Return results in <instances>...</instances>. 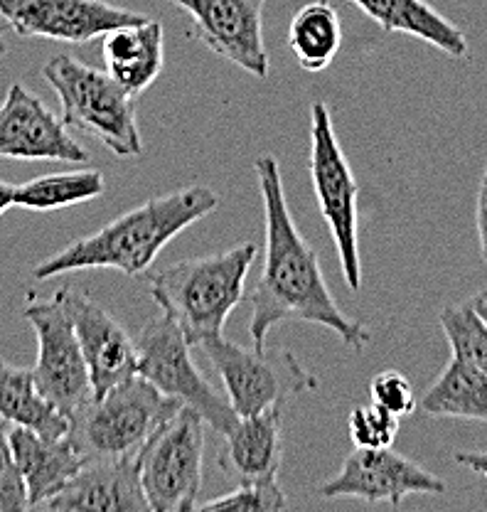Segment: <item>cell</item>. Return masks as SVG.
<instances>
[{
	"label": "cell",
	"mask_w": 487,
	"mask_h": 512,
	"mask_svg": "<svg viewBox=\"0 0 487 512\" xmlns=\"http://www.w3.org/2000/svg\"><path fill=\"white\" fill-rule=\"evenodd\" d=\"M266 215V256L259 284L251 291L249 335L254 348L264 350L271 328L283 320H301L333 330L350 348H365L372 340L367 325L347 318L335 303L315 249L298 232L283 192L281 168L274 156L254 160Z\"/></svg>",
	"instance_id": "6da1fadb"
},
{
	"label": "cell",
	"mask_w": 487,
	"mask_h": 512,
	"mask_svg": "<svg viewBox=\"0 0 487 512\" xmlns=\"http://www.w3.org/2000/svg\"><path fill=\"white\" fill-rule=\"evenodd\" d=\"M217 207L219 195L205 185H190L153 197L116 217L99 232L47 256L32 269V276L47 281L82 269H116L126 276H138L153 264L165 244L173 242L190 224L212 215Z\"/></svg>",
	"instance_id": "7a4b0ae2"
},
{
	"label": "cell",
	"mask_w": 487,
	"mask_h": 512,
	"mask_svg": "<svg viewBox=\"0 0 487 512\" xmlns=\"http://www.w3.org/2000/svg\"><path fill=\"white\" fill-rule=\"evenodd\" d=\"M259 247L239 244L229 252L197 256L155 271L148 279L151 298L165 318L183 330L192 348L222 335L229 313L242 303L246 274Z\"/></svg>",
	"instance_id": "3957f363"
},
{
	"label": "cell",
	"mask_w": 487,
	"mask_h": 512,
	"mask_svg": "<svg viewBox=\"0 0 487 512\" xmlns=\"http://www.w3.org/2000/svg\"><path fill=\"white\" fill-rule=\"evenodd\" d=\"M180 407L185 404L155 389L146 377L133 375L69 416L67 436L87 463L136 456Z\"/></svg>",
	"instance_id": "277c9868"
},
{
	"label": "cell",
	"mask_w": 487,
	"mask_h": 512,
	"mask_svg": "<svg viewBox=\"0 0 487 512\" xmlns=\"http://www.w3.org/2000/svg\"><path fill=\"white\" fill-rule=\"evenodd\" d=\"M42 74L60 96L64 124L92 133L116 158L141 156L133 96L109 72H99L72 55H55Z\"/></svg>",
	"instance_id": "5b68a950"
},
{
	"label": "cell",
	"mask_w": 487,
	"mask_h": 512,
	"mask_svg": "<svg viewBox=\"0 0 487 512\" xmlns=\"http://www.w3.org/2000/svg\"><path fill=\"white\" fill-rule=\"evenodd\" d=\"M310 180L318 197L320 215L333 234L342 276L347 286L357 291L362 286L360 232H357L360 185L337 141L330 109L323 101H313L310 106Z\"/></svg>",
	"instance_id": "8992f818"
},
{
	"label": "cell",
	"mask_w": 487,
	"mask_h": 512,
	"mask_svg": "<svg viewBox=\"0 0 487 512\" xmlns=\"http://www.w3.org/2000/svg\"><path fill=\"white\" fill-rule=\"evenodd\" d=\"M205 419L190 407L163 421L138 453L141 485L151 512H192L200 508Z\"/></svg>",
	"instance_id": "52a82bcc"
},
{
	"label": "cell",
	"mask_w": 487,
	"mask_h": 512,
	"mask_svg": "<svg viewBox=\"0 0 487 512\" xmlns=\"http://www.w3.org/2000/svg\"><path fill=\"white\" fill-rule=\"evenodd\" d=\"M200 348L222 377L229 404L239 419L271 407H283L291 397L320 387L318 377L303 367L291 350H246L232 340H224L222 335L207 340Z\"/></svg>",
	"instance_id": "ba28073f"
},
{
	"label": "cell",
	"mask_w": 487,
	"mask_h": 512,
	"mask_svg": "<svg viewBox=\"0 0 487 512\" xmlns=\"http://www.w3.org/2000/svg\"><path fill=\"white\" fill-rule=\"evenodd\" d=\"M138 375L146 377L155 389L195 409L217 434L227 436L239 424V414L227 397L202 377L192 360V345L183 330L170 318H155L143 325L136 340Z\"/></svg>",
	"instance_id": "9c48e42d"
},
{
	"label": "cell",
	"mask_w": 487,
	"mask_h": 512,
	"mask_svg": "<svg viewBox=\"0 0 487 512\" xmlns=\"http://www.w3.org/2000/svg\"><path fill=\"white\" fill-rule=\"evenodd\" d=\"M28 296L23 316L37 335V362L32 375L42 397L69 419L94 397L87 360L60 291H55L52 298H37V293Z\"/></svg>",
	"instance_id": "30bf717a"
},
{
	"label": "cell",
	"mask_w": 487,
	"mask_h": 512,
	"mask_svg": "<svg viewBox=\"0 0 487 512\" xmlns=\"http://www.w3.org/2000/svg\"><path fill=\"white\" fill-rule=\"evenodd\" d=\"M0 18L18 37L84 45L123 25L146 23L148 15L106 0H0Z\"/></svg>",
	"instance_id": "8fae6325"
},
{
	"label": "cell",
	"mask_w": 487,
	"mask_h": 512,
	"mask_svg": "<svg viewBox=\"0 0 487 512\" xmlns=\"http://www.w3.org/2000/svg\"><path fill=\"white\" fill-rule=\"evenodd\" d=\"M192 18V35L214 55L237 64L256 79H269L271 60L264 45L266 0H168Z\"/></svg>",
	"instance_id": "7c38bea8"
},
{
	"label": "cell",
	"mask_w": 487,
	"mask_h": 512,
	"mask_svg": "<svg viewBox=\"0 0 487 512\" xmlns=\"http://www.w3.org/2000/svg\"><path fill=\"white\" fill-rule=\"evenodd\" d=\"M323 498L401 505L409 495H441L446 483L389 448H355L340 471L320 485Z\"/></svg>",
	"instance_id": "4fadbf2b"
},
{
	"label": "cell",
	"mask_w": 487,
	"mask_h": 512,
	"mask_svg": "<svg viewBox=\"0 0 487 512\" xmlns=\"http://www.w3.org/2000/svg\"><path fill=\"white\" fill-rule=\"evenodd\" d=\"M0 158L87 163L89 153L69 136L62 116L47 109L40 96L23 84H13L0 104Z\"/></svg>",
	"instance_id": "5bb4252c"
},
{
	"label": "cell",
	"mask_w": 487,
	"mask_h": 512,
	"mask_svg": "<svg viewBox=\"0 0 487 512\" xmlns=\"http://www.w3.org/2000/svg\"><path fill=\"white\" fill-rule=\"evenodd\" d=\"M72 316L77 330L79 345H82L84 360H87L89 377H92L94 397L104 394L106 389L138 375V348L136 340L128 330L101 308L89 293L74 291V288H57Z\"/></svg>",
	"instance_id": "9a60e30c"
},
{
	"label": "cell",
	"mask_w": 487,
	"mask_h": 512,
	"mask_svg": "<svg viewBox=\"0 0 487 512\" xmlns=\"http://www.w3.org/2000/svg\"><path fill=\"white\" fill-rule=\"evenodd\" d=\"M40 510L52 512H151L141 485V463L136 456L101 458L84 463L67 485Z\"/></svg>",
	"instance_id": "2e32d148"
},
{
	"label": "cell",
	"mask_w": 487,
	"mask_h": 512,
	"mask_svg": "<svg viewBox=\"0 0 487 512\" xmlns=\"http://www.w3.org/2000/svg\"><path fill=\"white\" fill-rule=\"evenodd\" d=\"M10 446H13L15 466L28 493V510H40L87 463L77 446L69 441V436L47 439L28 426L10 429Z\"/></svg>",
	"instance_id": "e0dca14e"
},
{
	"label": "cell",
	"mask_w": 487,
	"mask_h": 512,
	"mask_svg": "<svg viewBox=\"0 0 487 512\" xmlns=\"http://www.w3.org/2000/svg\"><path fill=\"white\" fill-rule=\"evenodd\" d=\"M283 407H271L254 416H242L224 436L219 466L242 483L276 480L283 456Z\"/></svg>",
	"instance_id": "ac0fdd59"
},
{
	"label": "cell",
	"mask_w": 487,
	"mask_h": 512,
	"mask_svg": "<svg viewBox=\"0 0 487 512\" xmlns=\"http://www.w3.org/2000/svg\"><path fill=\"white\" fill-rule=\"evenodd\" d=\"M106 72L119 87L136 99L160 77L165 64L163 28L158 20L148 18L146 23L123 25L104 35Z\"/></svg>",
	"instance_id": "d6986e66"
},
{
	"label": "cell",
	"mask_w": 487,
	"mask_h": 512,
	"mask_svg": "<svg viewBox=\"0 0 487 512\" xmlns=\"http://www.w3.org/2000/svg\"><path fill=\"white\" fill-rule=\"evenodd\" d=\"M350 3L382 30L419 37L456 60H465L470 55L463 32L448 23L426 0H350Z\"/></svg>",
	"instance_id": "ffe728a7"
},
{
	"label": "cell",
	"mask_w": 487,
	"mask_h": 512,
	"mask_svg": "<svg viewBox=\"0 0 487 512\" xmlns=\"http://www.w3.org/2000/svg\"><path fill=\"white\" fill-rule=\"evenodd\" d=\"M0 416L13 426H28L47 439L69 434V419L57 412L37 389L35 375L25 367L0 360Z\"/></svg>",
	"instance_id": "44dd1931"
},
{
	"label": "cell",
	"mask_w": 487,
	"mask_h": 512,
	"mask_svg": "<svg viewBox=\"0 0 487 512\" xmlns=\"http://www.w3.org/2000/svg\"><path fill=\"white\" fill-rule=\"evenodd\" d=\"M419 409L428 416L487 421V372L453 357L419 399Z\"/></svg>",
	"instance_id": "7402d4cb"
},
{
	"label": "cell",
	"mask_w": 487,
	"mask_h": 512,
	"mask_svg": "<svg viewBox=\"0 0 487 512\" xmlns=\"http://www.w3.org/2000/svg\"><path fill=\"white\" fill-rule=\"evenodd\" d=\"M288 47L305 72L328 69L342 47L340 15L328 0L303 5L288 28Z\"/></svg>",
	"instance_id": "603a6c76"
},
{
	"label": "cell",
	"mask_w": 487,
	"mask_h": 512,
	"mask_svg": "<svg viewBox=\"0 0 487 512\" xmlns=\"http://www.w3.org/2000/svg\"><path fill=\"white\" fill-rule=\"evenodd\" d=\"M106 190V180L99 170H69L50 173L15 185V207L32 212H55L62 207L82 205L96 200Z\"/></svg>",
	"instance_id": "cb8c5ba5"
},
{
	"label": "cell",
	"mask_w": 487,
	"mask_h": 512,
	"mask_svg": "<svg viewBox=\"0 0 487 512\" xmlns=\"http://www.w3.org/2000/svg\"><path fill=\"white\" fill-rule=\"evenodd\" d=\"M441 328L451 343L453 357L487 372V323L478 316L473 303L443 308Z\"/></svg>",
	"instance_id": "d4e9b609"
},
{
	"label": "cell",
	"mask_w": 487,
	"mask_h": 512,
	"mask_svg": "<svg viewBox=\"0 0 487 512\" xmlns=\"http://www.w3.org/2000/svg\"><path fill=\"white\" fill-rule=\"evenodd\" d=\"M399 424V416L374 402L352 409L350 421H347L350 439L357 448H389L399 434Z\"/></svg>",
	"instance_id": "484cf974"
},
{
	"label": "cell",
	"mask_w": 487,
	"mask_h": 512,
	"mask_svg": "<svg viewBox=\"0 0 487 512\" xmlns=\"http://www.w3.org/2000/svg\"><path fill=\"white\" fill-rule=\"evenodd\" d=\"M288 500L278 488V480H259V483H242L232 493L200 505V510L222 512H274L286 510Z\"/></svg>",
	"instance_id": "4316f807"
},
{
	"label": "cell",
	"mask_w": 487,
	"mask_h": 512,
	"mask_svg": "<svg viewBox=\"0 0 487 512\" xmlns=\"http://www.w3.org/2000/svg\"><path fill=\"white\" fill-rule=\"evenodd\" d=\"M369 397H372L374 404L396 414L399 419L411 416L419 409V397H416L414 387L399 370L379 372L369 384Z\"/></svg>",
	"instance_id": "83f0119b"
},
{
	"label": "cell",
	"mask_w": 487,
	"mask_h": 512,
	"mask_svg": "<svg viewBox=\"0 0 487 512\" xmlns=\"http://www.w3.org/2000/svg\"><path fill=\"white\" fill-rule=\"evenodd\" d=\"M10 429L13 424L0 416V512L28 510V493H25V483L15 466Z\"/></svg>",
	"instance_id": "f1b7e54d"
},
{
	"label": "cell",
	"mask_w": 487,
	"mask_h": 512,
	"mask_svg": "<svg viewBox=\"0 0 487 512\" xmlns=\"http://www.w3.org/2000/svg\"><path fill=\"white\" fill-rule=\"evenodd\" d=\"M475 224H478V242H480V256L487 264V168L483 180L478 188V210H475Z\"/></svg>",
	"instance_id": "f546056e"
},
{
	"label": "cell",
	"mask_w": 487,
	"mask_h": 512,
	"mask_svg": "<svg viewBox=\"0 0 487 512\" xmlns=\"http://www.w3.org/2000/svg\"><path fill=\"white\" fill-rule=\"evenodd\" d=\"M456 463L487 478V451H460L456 453Z\"/></svg>",
	"instance_id": "4dcf8cb0"
},
{
	"label": "cell",
	"mask_w": 487,
	"mask_h": 512,
	"mask_svg": "<svg viewBox=\"0 0 487 512\" xmlns=\"http://www.w3.org/2000/svg\"><path fill=\"white\" fill-rule=\"evenodd\" d=\"M10 207H15V185H8L0 180V215L5 210H10Z\"/></svg>",
	"instance_id": "1f68e13d"
},
{
	"label": "cell",
	"mask_w": 487,
	"mask_h": 512,
	"mask_svg": "<svg viewBox=\"0 0 487 512\" xmlns=\"http://www.w3.org/2000/svg\"><path fill=\"white\" fill-rule=\"evenodd\" d=\"M470 303H473V308H475V311H478V316L487 323V288H485L483 293H478V296H475Z\"/></svg>",
	"instance_id": "d6a6232c"
},
{
	"label": "cell",
	"mask_w": 487,
	"mask_h": 512,
	"mask_svg": "<svg viewBox=\"0 0 487 512\" xmlns=\"http://www.w3.org/2000/svg\"><path fill=\"white\" fill-rule=\"evenodd\" d=\"M5 55H8V42H5V37H3V30H0V60H3Z\"/></svg>",
	"instance_id": "836d02e7"
}]
</instances>
